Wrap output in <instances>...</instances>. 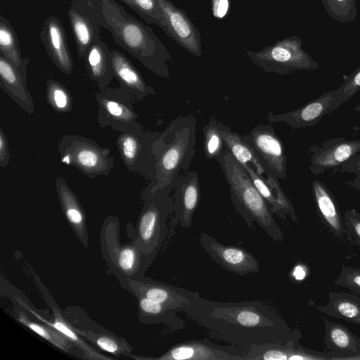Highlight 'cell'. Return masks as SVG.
Listing matches in <instances>:
<instances>
[{"instance_id":"cell-12","label":"cell","mask_w":360,"mask_h":360,"mask_svg":"<svg viewBox=\"0 0 360 360\" xmlns=\"http://www.w3.org/2000/svg\"><path fill=\"white\" fill-rule=\"evenodd\" d=\"M173 214L169 223L170 236L179 224L191 227L193 215L200 201V184L195 171L187 170L179 178L174 187Z\"/></svg>"},{"instance_id":"cell-46","label":"cell","mask_w":360,"mask_h":360,"mask_svg":"<svg viewBox=\"0 0 360 360\" xmlns=\"http://www.w3.org/2000/svg\"><path fill=\"white\" fill-rule=\"evenodd\" d=\"M348 360H360V352L349 356Z\"/></svg>"},{"instance_id":"cell-10","label":"cell","mask_w":360,"mask_h":360,"mask_svg":"<svg viewBox=\"0 0 360 360\" xmlns=\"http://www.w3.org/2000/svg\"><path fill=\"white\" fill-rule=\"evenodd\" d=\"M199 241L210 257L228 271L245 276L259 270L257 259L243 247L224 245L206 233L200 234Z\"/></svg>"},{"instance_id":"cell-28","label":"cell","mask_w":360,"mask_h":360,"mask_svg":"<svg viewBox=\"0 0 360 360\" xmlns=\"http://www.w3.org/2000/svg\"><path fill=\"white\" fill-rule=\"evenodd\" d=\"M328 15L340 24L354 20L357 15L355 0H321Z\"/></svg>"},{"instance_id":"cell-27","label":"cell","mask_w":360,"mask_h":360,"mask_svg":"<svg viewBox=\"0 0 360 360\" xmlns=\"http://www.w3.org/2000/svg\"><path fill=\"white\" fill-rule=\"evenodd\" d=\"M133 8L145 22L159 26L167 34V24L157 0H131Z\"/></svg>"},{"instance_id":"cell-41","label":"cell","mask_w":360,"mask_h":360,"mask_svg":"<svg viewBox=\"0 0 360 360\" xmlns=\"http://www.w3.org/2000/svg\"><path fill=\"white\" fill-rule=\"evenodd\" d=\"M309 274L310 269L306 264L297 262L291 269L289 278L295 283H301L309 276Z\"/></svg>"},{"instance_id":"cell-9","label":"cell","mask_w":360,"mask_h":360,"mask_svg":"<svg viewBox=\"0 0 360 360\" xmlns=\"http://www.w3.org/2000/svg\"><path fill=\"white\" fill-rule=\"evenodd\" d=\"M247 351L233 345H220L208 339L177 343L155 359L160 360H247Z\"/></svg>"},{"instance_id":"cell-5","label":"cell","mask_w":360,"mask_h":360,"mask_svg":"<svg viewBox=\"0 0 360 360\" xmlns=\"http://www.w3.org/2000/svg\"><path fill=\"white\" fill-rule=\"evenodd\" d=\"M299 36L277 41L261 51H248L245 54L255 65L264 72L289 75L299 70H316L319 63L302 49Z\"/></svg>"},{"instance_id":"cell-14","label":"cell","mask_w":360,"mask_h":360,"mask_svg":"<svg viewBox=\"0 0 360 360\" xmlns=\"http://www.w3.org/2000/svg\"><path fill=\"white\" fill-rule=\"evenodd\" d=\"M167 24V35L191 54H202L201 37L199 31L184 11L169 0H157Z\"/></svg>"},{"instance_id":"cell-30","label":"cell","mask_w":360,"mask_h":360,"mask_svg":"<svg viewBox=\"0 0 360 360\" xmlns=\"http://www.w3.org/2000/svg\"><path fill=\"white\" fill-rule=\"evenodd\" d=\"M19 321L29 328L46 339L60 349L68 352L69 348V339L61 333L51 328H49L41 324L32 322L27 319L25 314H21L18 317Z\"/></svg>"},{"instance_id":"cell-36","label":"cell","mask_w":360,"mask_h":360,"mask_svg":"<svg viewBox=\"0 0 360 360\" xmlns=\"http://www.w3.org/2000/svg\"><path fill=\"white\" fill-rule=\"evenodd\" d=\"M103 106L115 120L129 122L135 119V114L123 104L112 100H104Z\"/></svg>"},{"instance_id":"cell-32","label":"cell","mask_w":360,"mask_h":360,"mask_svg":"<svg viewBox=\"0 0 360 360\" xmlns=\"http://www.w3.org/2000/svg\"><path fill=\"white\" fill-rule=\"evenodd\" d=\"M47 95L51 105L58 111L66 112L70 109L71 100L66 89L58 82L49 80Z\"/></svg>"},{"instance_id":"cell-22","label":"cell","mask_w":360,"mask_h":360,"mask_svg":"<svg viewBox=\"0 0 360 360\" xmlns=\"http://www.w3.org/2000/svg\"><path fill=\"white\" fill-rule=\"evenodd\" d=\"M1 86L27 112H33L32 102L25 87L26 80L19 70L0 53Z\"/></svg>"},{"instance_id":"cell-37","label":"cell","mask_w":360,"mask_h":360,"mask_svg":"<svg viewBox=\"0 0 360 360\" xmlns=\"http://www.w3.org/2000/svg\"><path fill=\"white\" fill-rule=\"evenodd\" d=\"M120 146L125 160L134 163L141 148L138 139L134 136L124 135L120 139Z\"/></svg>"},{"instance_id":"cell-15","label":"cell","mask_w":360,"mask_h":360,"mask_svg":"<svg viewBox=\"0 0 360 360\" xmlns=\"http://www.w3.org/2000/svg\"><path fill=\"white\" fill-rule=\"evenodd\" d=\"M39 37L52 62L61 72L70 75L73 61L60 20L54 15L49 16L42 25Z\"/></svg>"},{"instance_id":"cell-7","label":"cell","mask_w":360,"mask_h":360,"mask_svg":"<svg viewBox=\"0 0 360 360\" xmlns=\"http://www.w3.org/2000/svg\"><path fill=\"white\" fill-rule=\"evenodd\" d=\"M243 139L252 148L268 173L278 179L286 177L287 158L284 145L271 125H257L243 136Z\"/></svg>"},{"instance_id":"cell-34","label":"cell","mask_w":360,"mask_h":360,"mask_svg":"<svg viewBox=\"0 0 360 360\" xmlns=\"http://www.w3.org/2000/svg\"><path fill=\"white\" fill-rule=\"evenodd\" d=\"M353 174L345 184L357 191H360V152L342 164L335 171Z\"/></svg>"},{"instance_id":"cell-29","label":"cell","mask_w":360,"mask_h":360,"mask_svg":"<svg viewBox=\"0 0 360 360\" xmlns=\"http://www.w3.org/2000/svg\"><path fill=\"white\" fill-rule=\"evenodd\" d=\"M72 156L75 163L86 172L101 170L103 160L101 152L94 146H79L75 150Z\"/></svg>"},{"instance_id":"cell-18","label":"cell","mask_w":360,"mask_h":360,"mask_svg":"<svg viewBox=\"0 0 360 360\" xmlns=\"http://www.w3.org/2000/svg\"><path fill=\"white\" fill-rule=\"evenodd\" d=\"M255 186L263 196L274 214H276L282 220L290 218L293 222L298 221L294 207L283 191L281 186L272 188L255 172L254 168L248 164L242 165Z\"/></svg>"},{"instance_id":"cell-13","label":"cell","mask_w":360,"mask_h":360,"mask_svg":"<svg viewBox=\"0 0 360 360\" xmlns=\"http://www.w3.org/2000/svg\"><path fill=\"white\" fill-rule=\"evenodd\" d=\"M171 188H165L155 193V198L142 214L139 226V236L143 243L153 250L162 238L167 218L173 214L174 200L169 194Z\"/></svg>"},{"instance_id":"cell-24","label":"cell","mask_w":360,"mask_h":360,"mask_svg":"<svg viewBox=\"0 0 360 360\" xmlns=\"http://www.w3.org/2000/svg\"><path fill=\"white\" fill-rule=\"evenodd\" d=\"M0 53L19 70L26 80V69L30 60L22 57L17 34L2 14L0 15Z\"/></svg>"},{"instance_id":"cell-44","label":"cell","mask_w":360,"mask_h":360,"mask_svg":"<svg viewBox=\"0 0 360 360\" xmlns=\"http://www.w3.org/2000/svg\"><path fill=\"white\" fill-rule=\"evenodd\" d=\"M0 160L1 165L5 167L8 160V148L7 139L5 137L2 130L0 135Z\"/></svg>"},{"instance_id":"cell-4","label":"cell","mask_w":360,"mask_h":360,"mask_svg":"<svg viewBox=\"0 0 360 360\" xmlns=\"http://www.w3.org/2000/svg\"><path fill=\"white\" fill-rule=\"evenodd\" d=\"M216 160L230 187L231 202L247 226L253 228L256 223L270 238L281 242L283 234L274 212L243 165L226 147Z\"/></svg>"},{"instance_id":"cell-26","label":"cell","mask_w":360,"mask_h":360,"mask_svg":"<svg viewBox=\"0 0 360 360\" xmlns=\"http://www.w3.org/2000/svg\"><path fill=\"white\" fill-rule=\"evenodd\" d=\"M217 120L210 117L203 127V150L208 160L217 159L225 149L223 138L219 132Z\"/></svg>"},{"instance_id":"cell-19","label":"cell","mask_w":360,"mask_h":360,"mask_svg":"<svg viewBox=\"0 0 360 360\" xmlns=\"http://www.w3.org/2000/svg\"><path fill=\"white\" fill-rule=\"evenodd\" d=\"M330 316L360 326V296L347 292H329L325 305L309 304Z\"/></svg>"},{"instance_id":"cell-47","label":"cell","mask_w":360,"mask_h":360,"mask_svg":"<svg viewBox=\"0 0 360 360\" xmlns=\"http://www.w3.org/2000/svg\"><path fill=\"white\" fill-rule=\"evenodd\" d=\"M354 110L355 112H360V102L359 103H357V105L354 108Z\"/></svg>"},{"instance_id":"cell-38","label":"cell","mask_w":360,"mask_h":360,"mask_svg":"<svg viewBox=\"0 0 360 360\" xmlns=\"http://www.w3.org/2000/svg\"><path fill=\"white\" fill-rule=\"evenodd\" d=\"M340 87L342 89L344 103L360 90V66L347 77Z\"/></svg>"},{"instance_id":"cell-11","label":"cell","mask_w":360,"mask_h":360,"mask_svg":"<svg viewBox=\"0 0 360 360\" xmlns=\"http://www.w3.org/2000/svg\"><path fill=\"white\" fill-rule=\"evenodd\" d=\"M360 152V139L335 137L309 148V167L314 175L335 171L342 164Z\"/></svg>"},{"instance_id":"cell-31","label":"cell","mask_w":360,"mask_h":360,"mask_svg":"<svg viewBox=\"0 0 360 360\" xmlns=\"http://www.w3.org/2000/svg\"><path fill=\"white\" fill-rule=\"evenodd\" d=\"M57 186L65 207L67 218L71 224L77 226L82 225L84 220L83 214L77 203L74 195L68 187H67L63 179H58Z\"/></svg>"},{"instance_id":"cell-39","label":"cell","mask_w":360,"mask_h":360,"mask_svg":"<svg viewBox=\"0 0 360 360\" xmlns=\"http://www.w3.org/2000/svg\"><path fill=\"white\" fill-rule=\"evenodd\" d=\"M46 322L50 326L51 328H53L59 331L70 340H72L77 345H79L82 347L84 348L87 351H90L88 347L77 337L76 333L63 321L56 319L53 322H48L47 321H46Z\"/></svg>"},{"instance_id":"cell-33","label":"cell","mask_w":360,"mask_h":360,"mask_svg":"<svg viewBox=\"0 0 360 360\" xmlns=\"http://www.w3.org/2000/svg\"><path fill=\"white\" fill-rule=\"evenodd\" d=\"M333 283L360 294V269L342 265L340 273Z\"/></svg>"},{"instance_id":"cell-17","label":"cell","mask_w":360,"mask_h":360,"mask_svg":"<svg viewBox=\"0 0 360 360\" xmlns=\"http://www.w3.org/2000/svg\"><path fill=\"white\" fill-rule=\"evenodd\" d=\"M324 343L328 360H348L360 352V338L345 326L325 318Z\"/></svg>"},{"instance_id":"cell-23","label":"cell","mask_w":360,"mask_h":360,"mask_svg":"<svg viewBox=\"0 0 360 360\" xmlns=\"http://www.w3.org/2000/svg\"><path fill=\"white\" fill-rule=\"evenodd\" d=\"M113 74L126 86L141 98L154 94V90L146 85L143 77L131 62L120 51L111 50Z\"/></svg>"},{"instance_id":"cell-2","label":"cell","mask_w":360,"mask_h":360,"mask_svg":"<svg viewBox=\"0 0 360 360\" xmlns=\"http://www.w3.org/2000/svg\"><path fill=\"white\" fill-rule=\"evenodd\" d=\"M101 13L102 27L111 33L119 46L158 76L169 77L167 63L172 56L151 27L129 14L115 0H101Z\"/></svg>"},{"instance_id":"cell-3","label":"cell","mask_w":360,"mask_h":360,"mask_svg":"<svg viewBox=\"0 0 360 360\" xmlns=\"http://www.w3.org/2000/svg\"><path fill=\"white\" fill-rule=\"evenodd\" d=\"M196 125L195 116H180L155 140L153 194L165 188L173 190L179 176L188 169L195 153Z\"/></svg>"},{"instance_id":"cell-45","label":"cell","mask_w":360,"mask_h":360,"mask_svg":"<svg viewBox=\"0 0 360 360\" xmlns=\"http://www.w3.org/2000/svg\"><path fill=\"white\" fill-rule=\"evenodd\" d=\"M119 1L124 3L126 6L129 7L131 9L133 8L131 0H119Z\"/></svg>"},{"instance_id":"cell-21","label":"cell","mask_w":360,"mask_h":360,"mask_svg":"<svg viewBox=\"0 0 360 360\" xmlns=\"http://www.w3.org/2000/svg\"><path fill=\"white\" fill-rule=\"evenodd\" d=\"M84 59L92 79L102 84L110 81L114 75L111 51L101 36L91 44Z\"/></svg>"},{"instance_id":"cell-42","label":"cell","mask_w":360,"mask_h":360,"mask_svg":"<svg viewBox=\"0 0 360 360\" xmlns=\"http://www.w3.org/2000/svg\"><path fill=\"white\" fill-rule=\"evenodd\" d=\"M230 8V0H212L213 15L217 19L226 16Z\"/></svg>"},{"instance_id":"cell-8","label":"cell","mask_w":360,"mask_h":360,"mask_svg":"<svg viewBox=\"0 0 360 360\" xmlns=\"http://www.w3.org/2000/svg\"><path fill=\"white\" fill-rule=\"evenodd\" d=\"M343 103L342 89L340 86L290 112L281 114L270 112L267 119L270 122H284L292 128L309 127L317 124L325 115Z\"/></svg>"},{"instance_id":"cell-1","label":"cell","mask_w":360,"mask_h":360,"mask_svg":"<svg viewBox=\"0 0 360 360\" xmlns=\"http://www.w3.org/2000/svg\"><path fill=\"white\" fill-rule=\"evenodd\" d=\"M180 312L219 339L246 351L255 345L302 338L299 329H292L274 309L259 300L218 302L200 295Z\"/></svg>"},{"instance_id":"cell-16","label":"cell","mask_w":360,"mask_h":360,"mask_svg":"<svg viewBox=\"0 0 360 360\" xmlns=\"http://www.w3.org/2000/svg\"><path fill=\"white\" fill-rule=\"evenodd\" d=\"M311 188L321 220L337 238L344 240L348 235L334 195L326 185L318 179L311 181Z\"/></svg>"},{"instance_id":"cell-6","label":"cell","mask_w":360,"mask_h":360,"mask_svg":"<svg viewBox=\"0 0 360 360\" xmlns=\"http://www.w3.org/2000/svg\"><path fill=\"white\" fill-rule=\"evenodd\" d=\"M68 15L78 57L84 59L91 44L100 37L103 22L101 0H70Z\"/></svg>"},{"instance_id":"cell-35","label":"cell","mask_w":360,"mask_h":360,"mask_svg":"<svg viewBox=\"0 0 360 360\" xmlns=\"http://www.w3.org/2000/svg\"><path fill=\"white\" fill-rule=\"evenodd\" d=\"M343 219L348 237L360 247V214L351 208L345 212Z\"/></svg>"},{"instance_id":"cell-40","label":"cell","mask_w":360,"mask_h":360,"mask_svg":"<svg viewBox=\"0 0 360 360\" xmlns=\"http://www.w3.org/2000/svg\"><path fill=\"white\" fill-rule=\"evenodd\" d=\"M136 261V254L134 249L127 248L123 249L118 257V264L124 271H129L134 266Z\"/></svg>"},{"instance_id":"cell-25","label":"cell","mask_w":360,"mask_h":360,"mask_svg":"<svg viewBox=\"0 0 360 360\" xmlns=\"http://www.w3.org/2000/svg\"><path fill=\"white\" fill-rule=\"evenodd\" d=\"M296 340L286 342L269 343L255 345L250 348L246 354L247 360H290Z\"/></svg>"},{"instance_id":"cell-43","label":"cell","mask_w":360,"mask_h":360,"mask_svg":"<svg viewBox=\"0 0 360 360\" xmlns=\"http://www.w3.org/2000/svg\"><path fill=\"white\" fill-rule=\"evenodd\" d=\"M96 344L101 349L110 353L116 354L119 349L116 342L108 337L98 338L96 340Z\"/></svg>"},{"instance_id":"cell-20","label":"cell","mask_w":360,"mask_h":360,"mask_svg":"<svg viewBox=\"0 0 360 360\" xmlns=\"http://www.w3.org/2000/svg\"><path fill=\"white\" fill-rule=\"evenodd\" d=\"M218 127L226 148L241 165L248 164L252 167L264 180L271 176L264 168L252 148L244 140L243 136L231 131L220 121Z\"/></svg>"}]
</instances>
